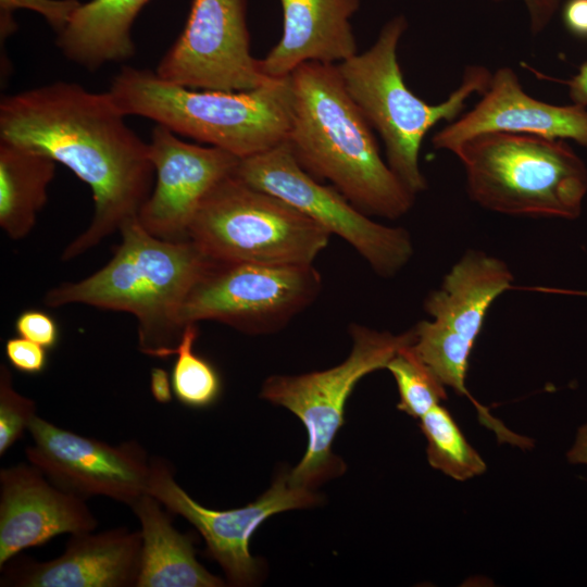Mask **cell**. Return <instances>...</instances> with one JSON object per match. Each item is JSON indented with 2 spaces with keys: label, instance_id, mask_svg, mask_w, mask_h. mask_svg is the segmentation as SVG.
<instances>
[{
  "label": "cell",
  "instance_id": "cell-1",
  "mask_svg": "<svg viewBox=\"0 0 587 587\" xmlns=\"http://www.w3.org/2000/svg\"><path fill=\"white\" fill-rule=\"evenodd\" d=\"M109 91L53 82L1 97L0 140L46 154L91 192L89 226L64 249L70 261L95 248L139 211L153 189L149 143L125 122Z\"/></svg>",
  "mask_w": 587,
  "mask_h": 587
},
{
  "label": "cell",
  "instance_id": "cell-2",
  "mask_svg": "<svg viewBox=\"0 0 587 587\" xmlns=\"http://www.w3.org/2000/svg\"><path fill=\"white\" fill-rule=\"evenodd\" d=\"M289 79L287 142L300 166L367 215H405L415 195L382 158L374 129L348 93L337 64L304 63Z\"/></svg>",
  "mask_w": 587,
  "mask_h": 587
},
{
  "label": "cell",
  "instance_id": "cell-3",
  "mask_svg": "<svg viewBox=\"0 0 587 587\" xmlns=\"http://www.w3.org/2000/svg\"><path fill=\"white\" fill-rule=\"evenodd\" d=\"M111 260L79 282H66L45 296L47 307L82 303L128 312L138 321V348L149 357L173 355L185 326L179 313L210 263L189 239L158 238L139 224L126 223Z\"/></svg>",
  "mask_w": 587,
  "mask_h": 587
},
{
  "label": "cell",
  "instance_id": "cell-4",
  "mask_svg": "<svg viewBox=\"0 0 587 587\" xmlns=\"http://www.w3.org/2000/svg\"><path fill=\"white\" fill-rule=\"evenodd\" d=\"M108 91L126 116L152 120L239 159L286 141L290 129L289 76L246 91L199 90L165 82L149 70L123 66Z\"/></svg>",
  "mask_w": 587,
  "mask_h": 587
},
{
  "label": "cell",
  "instance_id": "cell-5",
  "mask_svg": "<svg viewBox=\"0 0 587 587\" xmlns=\"http://www.w3.org/2000/svg\"><path fill=\"white\" fill-rule=\"evenodd\" d=\"M408 28L403 15L385 23L375 42L364 52L337 64L344 85L385 146L386 162L413 193L427 188L419 155L426 134L439 122H453L474 93L486 91L490 71L467 65L461 84L437 104L427 103L405 84L398 62V45Z\"/></svg>",
  "mask_w": 587,
  "mask_h": 587
},
{
  "label": "cell",
  "instance_id": "cell-6",
  "mask_svg": "<svg viewBox=\"0 0 587 587\" xmlns=\"http://www.w3.org/2000/svg\"><path fill=\"white\" fill-rule=\"evenodd\" d=\"M465 172L470 198L513 216L574 220L587 193V166L563 139L491 132L453 152Z\"/></svg>",
  "mask_w": 587,
  "mask_h": 587
},
{
  "label": "cell",
  "instance_id": "cell-7",
  "mask_svg": "<svg viewBox=\"0 0 587 587\" xmlns=\"http://www.w3.org/2000/svg\"><path fill=\"white\" fill-rule=\"evenodd\" d=\"M330 236L285 200L234 174L207 195L188 230L210 260L262 264H313Z\"/></svg>",
  "mask_w": 587,
  "mask_h": 587
},
{
  "label": "cell",
  "instance_id": "cell-8",
  "mask_svg": "<svg viewBox=\"0 0 587 587\" xmlns=\"http://www.w3.org/2000/svg\"><path fill=\"white\" fill-rule=\"evenodd\" d=\"M349 334L351 351L340 364L301 375H273L262 386L261 398L288 409L307 429L305 453L289 472V480L296 486L314 489L346 471L332 446L345 423L349 396L361 378L386 369L401 348L415 340L414 328L395 335L351 324Z\"/></svg>",
  "mask_w": 587,
  "mask_h": 587
},
{
  "label": "cell",
  "instance_id": "cell-9",
  "mask_svg": "<svg viewBox=\"0 0 587 587\" xmlns=\"http://www.w3.org/2000/svg\"><path fill=\"white\" fill-rule=\"evenodd\" d=\"M513 279L502 260L470 250L425 299L424 309L432 321L413 327L415 352L445 386L469 398L479 422L495 433L498 442L510 441L514 433L470 394L465 377L486 314L492 302L512 288Z\"/></svg>",
  "mask_w": 587,
  "mask_h": 587
},
{
  "label": "cell",
  "instance_id": "cell-10",
  "mask_svg": "<svg viewBox=\"0 0 587 587\" xmlns=\"http://www.w3.org/2000/svg\"><path fill=\"white\" fill-rule=\"evenodd\" d=\"M322 276L313 264H262L210 260L185 300L183 326L215 321L246 334L284 328L319 297Z\"/></svg>",
  "mask_w": 587,
  "mask_h": 587
},
{
  "label": "cell",
  "instance_id": "cell-11",
  "mask_svg": "<svg viewBox=\"0 0 587 587\" xmlns=\"http://www.w3.org/2000/svg\"><path fill=\"white\" fill-rule=\"evenodd\" d=\"M234 175L279 197L330 235L347 241L382 277L395 276L413 255L407 229L371 220L335 187L313 178L297 162L287 140L240 159Z\"/></svg>",
  "mask_w": 587,
  "mask_h": 587
},
{
  "label": "cell",
  "instance_id": "cell-12",
  "mask_svg": "<svg viewBox=\"0 0 587 587\" xmlns=\"http://www.w3.org/2000/svg\"><path fill=\"white\" fill-rule=\"evenodd\" d=\"M248 0H192L183 32L160 60L163 80L218 91L255 89L271 78L251 53Z\"/></svg>",
  "mask_w": 587,
  "mask_h": 587
},
{
  "label": "cell",
  "instance_id": "cell-13",
  "mask_svg": "<svg viewBox=\"0 0 587 587\" xmlns=\"http://www.w3.org/2000/svg\"><path fill=\"white\" fill-rule=\"evenodd\" d=\"M148 494L172 514L183 516L195 526L205 541L208 554L234 586H250L259 579L261 565L250 553V540L265 520L288 510L315 505L321 500L313 489L291 484L289 472L283 471L253 502L228 510L209 509L176 483L170 461L159 457L151 459Z\"/></svg>",
  "mask_w": 587,
  "mask_h": 587
},
{
  "label": "cell",
  "instance_id": "cell-14",
  "mask_svg": "<svg viewBox=\"0 0 587 587\" xmlns=\"http://www.w3.org/2000/svg\"><path fill=\"white\" fill-rule=\"evenodd\" d=\"M25 453L58 488L82 499L102 496L132 505L148 492L151 459L135 440L117 446L61 428L38 415Z\"/></svg>",
  "mask_w": 587,
  "mask_h": 587
},
{
  "label": "cell",
  "instance_id": "cell-15",
  "mask_svg": "<svg viewBox=\"0 0 587 587\" xmlns=\"http://www.w3.org/2000/svg\"><path fill=\"white\" fill-rule=\"evenodd\" d=\"M148 143L155 183L137 220L158 238L187 240L203 199L235 173L240 159L217 147L186 142L160 124L153 127Z\"/></svg>",
  "mask_w": 587,
  "mask_h": 587
},
{
  "label": "cell",
  "instance_id": "cell-16",
  "mask_svg": "<svg viewBox=\"0 0 587 587\" xmlns=\"http://www.w3.org/2000/svg\"><path fill=\"white\" fill-rule=\"evenodd\" d=\"M491 132L570 139L587 147V109L538 100L525 92L512 68L502 66L474 108L438 130L432 143L453 153L465 140Z\"/></svg>",
  "mask_w": 587,
  "mask_h": 587
},
{
  "label": "cell",
  "instance_id": "cell-17",
  "mask_svg": "<svg viewBox=\"0 0 587 587\" xmlns=\"http://www.w3.org/2000/svg\"><path fill=\"white\" fill-rule=\"evenodd\" d=\"M140 530L118 527L71 535L64 552L37 562L14 557L1 570V586L136 587L141 567Z\"/></svg>",
  "mask_w": 587,
  "mask_h": 587
},
{
  "label": "cell",
  "instance_id": "cell-18",
  "mask_svg": "<svg viewBox=\"0 0 587 587\" xmlns=\"http://www.w3.org/2000/svg\"><path fill=\"white\" fill-rule=\"evenodd\" d=\"M85 499L54 486L35 465L0 471V567L27 548L61 534L93 532Z\"/></svg>",
  "mask_w": 587,
  "mask_h": 587
},
{
  "label": "cell",
  "instance_id": "cell-19",
  "mask_svg": "<svg viewBox=\"0 0 587 587\" xmlns=\"http://www.w3.org/2000/svg\"><path fill=\"white\" fill-rule=\"evenodd\" d=\"M283 32L260 60L268 78L289 76L301 64H339L358 53L350 23L361 0H278Z\"/></svg>",
  "mask_w": 587,
  "mask_h": 587
},
{
  "label": "cell",
  "instance_id": "cell-20",
  "mask_svg": "<svg viewBox=\"0 0 587 587\" xmlns=\"http://www.w3.org/2000/svg\"><path fill=\"white\" fill-rule=\"evenodd\" d=\"M141 526V567L136 587H221L225 583L196 558L192 538L179 533L171 512L146 492L130 505Z\"/></svg>",
  "mask_w": 587,
  "mask_h": 587
},
{
  "label": "cell",
  "instance_id": "cell-21",
  "mask_svg": "<svg viewBox=\"0 0 587 587\" xmlns=\"http://www.w3.org/2000/svg\"><path fill=\"white\" fill-rule=\"evenodd\" d=\"M149 0H89L82 2L55 45L71 62L96 72L107 63L134 57L132 28Z\"/></svg>",
  "mask_w": 587,
  "mask_h": 587
},
{
  "label": "cell",
  "instance_id": "cell-22",
  "mask_svg": "<svg viewBox=\"0 0 587 587\" xmlns=\"http://www.w3.org/2000/svg\"><path fill=\"white\" fill-rule=\"evenodd\" d=\"M55 164L46 154L0 140V226L11 239H22L33 229Z\"/></svg>",
  "mask_w": 587,
  "mask_h": 587
},
{
  "label": "cell",
  "instance_id": "cell-23",
  "mask_svg": "<svg viewBox=\"0 0 587 587\" xmlns=\"http://www.w3.org/2000/svg\"><path fill=\"white\" fill-rule=\"evenodd\" d=\"M420 420L427 440V460L433 469L461 482L486 471L485 461L465 439L445 407L435 405Z\"/></svg>",
  "mask_w": 587,
  "mask_h": 587
},
{
  "label": "cell",
  "instance_id": "cell-24",
  "mask_svg": "<svg viewBox=\"0 0 587 587\" xmlns=\"http://www.w3.org/2000/svg\"><path fill=\"white\" fill-rule=\"evenodd\" d=\"M198 323H188L173 354L176 355L171 382L174 396L186 407L203 409L221 396L222 382L215 367L193 351Z\"/></svg>",
  "mask_w": 587,
  "mask_h": 587
},
{
  "label": "cell",
  "instance_id": "cell-25",
  "mask_svg": "<svg viewBox=\"0 0 587 587\" xmlns=\"http://www.w3.org/2000/svg\"><path fill=\"white\" fill-rule=\"evenodd\" d=\"M412 345L401 348L386 369L392 374L398 387V410L421 419L446 400L447 392L445 385L423 362Z\"/></svg>",
  "mask_w": 587,
  "mask_h": 587
},
{
  "label": "cell",
  "instance_id": "cell-26",
  "mask_svg": "<svg viewBox=\"0 0 587 587\" xmlns=\"http://www.w3.org/2000/svg\"><path fill=\"white\" fill-rule=\"evenodd\" d=\"M35 402L18 394L12 374L0 365V455H3L25 433L36 416Z\"/></svg>",
  "mask_w": 587,
  "mask_h": 587
},
{
  "label": "cell",
  "instance_id": "cell-27",
  "mask_svg": "<svg viewBox=\"0 0 587 587\" xmlns=\"http://www.w3.org/2000/svg\"><path fill=\"white\" fill-rule=\"evenodd\" d=\"M80 3L78 0H0L1 47L17 30L14 18L17 10L37 12L58 35L67 26Z\"/></svg>",
  "mask_w": 587,
  "mask_h": 587
},
{
  "label": "cell",
  "instance_id": "cell-28",
  "mask_svg": "<svg viewBox=\"0 0 587 587\" xmlns=\"http://www.w3.org/2000/svg\"><path fill=\"white\" fill-rule=\"evenodd\" d=\"M14 327L20 337L40 345L47 350L53 349L60 338L55 320L48 313L29 309L16 317Z\"/></svg>",
  "mask_w": 587,
  "mask_h": 587
},
{
  "label": "cell",
  "instance_id": "cell-29",
  "mask_svg": "<svg viewBox=\"0 0 587 587\" xmlns=\"http://www.w3.org/2000/svg\"><path fill=\"white\" fill-rule=\"evenodd\" d=\"M4 351L10 364L24 374H40L48 365L47 349L20 336L8 339Z\"/></svg>",
  "mask_w": 587,
  "mask_h": 587
},
{
  "label": "cell",
  "instance_id": "cell-30",
  "mask_svg": "<svg viewBox=\"0 0 587 587\" xmlns=\"http://www.w3.org/2000/svg\"><path fill=\"white\" fill-rule=\"evenodd\" d=\"M503 1V0H491ZM528 15L529 30L533 35H539L550 24L561 0H522Z\"/></svg>",
  "mask_w": 587,
  "mask_h": 587
},
{
  "label": "cell",
  "instance_id": "cell-31",
  "mask_svg": "<svg viewBox=\"0 0 587 587\" xmlns=\"http://www.w3.org/2000/svg\"><path fill=\"white\" fill-rule=\"evenodd\" d=\"M561 18L572 36L587 40V0H565Z\"/></svg>",
  "mask_w": 587,
  "mask_h": 587
},
{
  "label": "cell",
  "instance_id": "cell-32",
  "mask_svg": "<svg viewBox=\"0 0 587 587\" xmlns=\"http://www.w3.org/2000/svg\"><path fill=\"white\" fill-rule=\"evenodd\" d=\"M150 391L159 403H168L173 398L171 376L161 367H153L150 372Z\"/></svg>",
  "mask_w": 587,
  "mask_h": 587
},
{
  "label": "cell",
  "instance_id": "cell-33",
  "mask_svg": "<svg viewBox=\"0 0 587 587\" xmlns=\"http://www.w3.org/2000/svg\"><path fill=\"white\" fill-rule=\"evenodd\" d=\"M565 84L569 87V95L573 103L587 109V61L579 66L578 72Z\"/></svg>",
  "mask_w": 587,
  "mask_h": 587
},
{
  "label": "cell",
  "instance_id": "cell-34",
  "mask_svg": "<svg viewBox=\"0 0 587 587\" xmlns=\"http://www.w3.org/2000/svg\"><path fill=\"white\" fill-rule=\"evenodd\" d=\"M566 459L571 464L587 465V423L577 428L574 441L566 452Z\"/></svg>",
  "mask_w": 587,
  "mask_h": 587
}]
</instances>
